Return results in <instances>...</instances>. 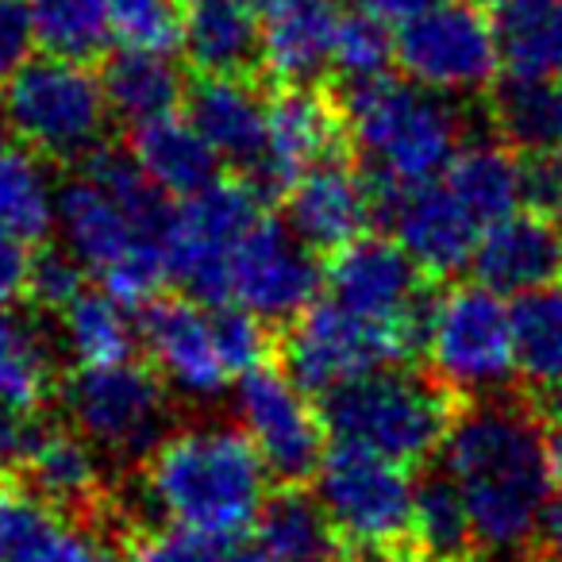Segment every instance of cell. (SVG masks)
<instances>
[{"label":"cell","mask_w":562,"mask_h":562,"mask_svg":"<svg viewBox=\"0 0 562 562\" xmlns=\"http://www.w3.org/2000/svg\"><path fill=\"white\" fill-rule=\"evenodd\" d=\"M443 462L467 501L482 547L516 554L543 536L559 493V470L551 436L531 408L505 397H482L454 416Z\"/></svg>","instance_id":"6da1fadb"},{"label":"cell","mask_w":562,"mask_h":562,"mask_svg":"<svg viewBox=\"0 0 562 562\" xmlns=\"http://www.w3.org/2000/svg\"><path fill=\"white\" fill-rule=\"evenodd\" d=\"M166 193L132 155L93 150L78 178L58 189L55 232L66 250L124 305H150L170 278Z\"/></svg>","instance_id":"7a4b0ae2"},{"label":"cell","mask_w":562,"mask_h":562,"mask_svg":"<svg viewBox=\"0 0 562 562\" xmlns=\"http://www.w3.org/2000/svg\"><path fill=\"white\" fill-rule=\"evenodd\" d=\"M270 467L243 428L193 424L170 431L143 467V497L162 520L239 539L266 508Z\"/></svg>","instance_id":"3957f363"},{"label":"cell","mask_w":562,"mask_h":562,"mask_svg":"<svg viewBox=\"0 0 562 562\" xmlns=\"http://www.w3.org/2000/svg\"><path fill=\"white\" fill-rule=\"evenodd\" d=\"M344 124L382 196L436 181L462 150L454 97L431 93L416 81H393L390 74L351 86Z\"/></svg>","instance_id":"277c9868"},{"label":"cell","mask_w":562,"mask_h":562,"mask_svg":"<svg viewBox=\"0 0 562 562\" xmlns=\"http://www.w3.org/2000/svg\"><path fill=\"white\" fill-rule=\"evenodd\" d=\"M324 420L336 443H355L393 462L431 459L451 436V390L408 367H382L324 397Z\"/></svg>","instance_id":"5b68a950"},{"label":"cell","mask_w":562,"mask_h":562,"mask_svg":"<svg viewBox=\"0 0 562 562\" xmlns=\"http://www.w3.org/2000/svg\"><path fill=\"white\" fill-rule=\"evenodd\" d=\"M420 351L436 382L467 397H497L516 374V321L505 293L482 281L451 285L428 301L420 324Z\"/></svg>","instance_id":"8992f818"},{"label":"cell","mask_w":562,"mask_h":562,"mask_svg":"<svg viewBox=\"0 0 562 562\" xmlns=\"http://www.w3.org/2000/svg\"><path fill=\"white\" fill-rule=\"evenodd\" d=\"M109 97L78 58H32L0 89V124L47 158H89L109 127Z\"/></svg>","instance_id":"52a82bcc"},{"label":"cell","mask_w":562,"mask_h":562,"mask_svg":"<svg viewBox=\"0 0 562 562\" xmlns=\"http://www.w3.org/2000/svg\"><path fill=\"white\" fill-rule=\"evenodd\" d=\"M313 485V497L321 501L339 543L367 554L401 547L413 536L420 485L405 462L355 443H336L316 467Z\"/></svg>","instance_id":"ba28073f"},{"label":"cell","mask_w":562,"mask_h":562,"mask_svg":"<svg viewBox=\"0 0 562 562\" xmlns=\"http://www.w3.org/2000/svg\"><path fill=\"white\" fill-rule=\"evenodd\" d=\"M170 385L155 367L112 362V367H78L63 385L66 416L74 431L116 459H147L170 436Z\"/></svg>","instance_id":"9c48e42d"},{"label":"cell","mask_w":562,"mask_h":562,"mask_svg":"<svg viewBox=\"0 0 562 562\" xmlns=\"http://www.w3.org/2000/svg\"><path fill=\"white\" fill-rule=\"evenodd\" d=\"M266 220L262 196L247 181L216 178L201 193L178 201L166 227L170 278L181 281L189 297L227 305V273L243 239Z\"/></svg>","instance_id":"30bf717a"},{"label":"cell","mask_w":562,"mask_h":562,"mask_svg":"<svg viewBox=\"0 0 562 562\" xmlns=\"http://www.w3.org/2000/svg\"><path fill=\"white\" fill-rule=\"evenodd\" d=\"M416 347H420V336L367 321L324 293L293 321L285 336V370L308 393L328 397L331 390L370 370L405 362Z\"/></svg>","instance_id":"8fae6325"},{"label":"cell","mask_w":562,"mask_h":562,"mask_svg":"<svg viewBox=\"0 0 562 562\" xmlns=\"http://www.w3.org/2000/svg\"><path fill=\"white\" fill-rule=\"evenodd\" d=\"M397 66L431 93L470 97L493 86L505 63L490 12L474 0H443L397 27Z\"/></svg>","instance_id":"7c38bea8"},{"label":"cell","mask_w":562,"mask_h":562,"mask_svg":"<svg viewBox=\"0 0 562 562\" xmlns=\"http://www.w3.org/2000/svg\"><path fill=\"white\" fill-rule=\"evenodd\" d=\"M235 420L243 436L255 443L270 474L285 482L313 477L328 436L324 408L313 405L308 390L290 370L258 367L235 382Z\"/></svg>","instance_id":"4fadbf2b"},{"label":"cell","mask_w":562,"mask_h":562,"mask_svg":"<svg viewBox=\"0 0 562 562\" xmlns=\"http://www.w3.org/2000/svg\"><path fill=\"white\" fill-rule=\"evenodd\" d=\"M143 347L173 393L189 401H216L239 382L227 362L220 305L201 297H155L143 313Z\"/></svg>","instance_id":"5bb4252c"},{"label":"cell","mask_w":562,"mask_h":562,"mask_svg":"<svg viewBox=\"0 0 562 562\" xmlns=\"http://www.w3.org/2000/svg\"><path fill=\"white\" fill-rule=\"evenodd\" d=\"M321 250H313L290 224L266 216L243 239L227 273V305L262 316L266 324H290L321 297Z\"/></svg>","instance_id":"9a60e30c"},{"label":"cell","mask_w":562,"mask_h":562,"mask_svg":"<svg viewBox=\"0 0 562 562\" xmlns=\"http://www.w3.org/2000/svg\"><path fill=\"white\" fill-rule=\"evenodd\" d=\"M328 297L367 321L420 336L424 324V270L397 239L362 235L336 250L328 266Z\"/></svg>","instance_id":"2e32d148"},{"label":"cell","mask_w":562,"mask_h":562,"mask_svg":"<svg viewBox=\"0 0 562 562\" xmlns=\"http://www.w3.org/2000/svg\"><path fill=\"white\" fill-rule=\"evenodd\" d=\"M382 201L393 239L413 255V262L424 273L451 278V273L474 266V250L485 227L462 209V201L443 186V178L385 193Z\"/></svg>","instance_id":"e0dca14e"},{"label":"cell","mask_w":562,"mask_h":562,"mask_svg":"<svg viewBox=\"0 0 562 562\" xmlns=\"http://www.w3.org/2000/svg\"><path fill=\"white\" fill-rule=\"evenodd\" d=\"M374 178L344 158H324L285 193V224L313 250H344L374 220Z\"/></svg>","instance_id":"ac0fdd59"},{"label":"cell","mask_w":562,"mask_h":562,"mask_svg":"<svg viewBox=\"0 0 562 562\" xmlns=\"http://www.w3.org/2000/svg\"><path fill=\"white\" fill-rule=\"evenodd\" d=\"M339 127H344V112L328 97H321V89L285 86L270 101L266 147L255 166L258 186L290 193L313 166L331 158Z\"/></svg>","instance_id":"d6986e66"},{"label":"cell","mask_w":562,"mask_h":562,"mask_svg":"<svg viewBox=\"0 0 562 562\" xmlns=\"http://www.w3.org/2000/svg\"><path fill=\"white\" fill-rule=\"evenodd\" d=\"M0 562H120L93 528L43 493L0 482Z\"/></svg>","instance_id":"ffe728a7"},{"label":"cell","mask_w":562,"mask_h":562,"mask_svg":"<svg viewBox=\"0 0 562 562\" xmlns=\"http://www.w3.org/2000/svg\"><path fill=\"white\" fill-rule=\"evenodd\" d=\"M474 278L505 297H524L562 278V232L543 212H513L482 232Z\"/></svg>","instance_id":"44dd1931"},{"label":"cell","mask_w":562,"mask_h":562,"mask_svg":"<svg viewBox=\"0 0 562 562\" xmlns=\"http://www.w3.org/2000/svg\"><path fill=\"white\" fill-rule=\"evenodd\" d=\"M339 24L344 12L336 0H281L266 12L258 63L281 86H313L321 74L336 70Z\"/></svg>","instance_id":"7402d4cb"},{"label":"cell","mask_w":562,"mask_h":562,"mask_svg":"<svg viewBox=\"0 0 562 562\" xmlns=\"http://www.w3.org/2000/svg\"><path fill=\"white\" fill-rule=\"evenodd\" d=\"M189 120L201 127V135L212 143L220 162L243 166L255 173L266 147V120L270 101L250 86L243 74L224 78H201L189 93Z\"/></svg>","instance_id":"603a6c76"},{"label":"cell","mask_w":562,"mask_h":562,"mask_svg":"<svg viewBox=\"0 0 562 562\" xmlns=\"http://www.w3.org/2000/svg\"><path fill=\"white\" fill-rule=\"evenodd\" d=\"M258 9L247 0H186L181 4V50L201 78L247 74L262 55Z\"/></svg>","instance_id":"cb8c5ba5"},{"label":"cell","mask_w":562,"mask_h":562,"mask_svg":"<svg viewBox=\"0 0 562 562\" xmlns=\"http://www.w3.org/2000/svg\"><path fill=\"white\" fill-rule=\"evenodd\" d=\"M439 178L482 227L513 216V212L524 209V201H531L528 166L520 162L513 143H462V150Z\"/></svg>","instance_id":"d4e9b609"},{"label":"cell","mask_w":562,"mask_h":562,"mask_svg":"<svg viewBox=\"0 0 562 562\" xmlns=\"http://www.w3.org/2000/svg\"><path fill=\"white\" fill-rule=\"evenodd\" d=\"M127 155L173 201H186V196L201 193L204 186H212L220 166V155L201 135V127L178 112L135 127Z\"/></svg>","instance_id":"484cf974"},{"label":"cell","mask_w":562,"mask_h":562,"mask_svg":"<svg viewBox=\"0 0 562 562\" xmlns=\"http://www.w3.org/2000/svg\"><path fill=\"white\" fill-rule=\"evenodd\" d=\"M104 97L116 120H127L132 127L150 124L158 116L178 112L186 97V81L173 58L166 50H135L124 47L101 74Z\"/></svg>","instance_id":"4316f807"},{"label":"cell","mask_w":562,"mask_h":562,"mask_svg":"<svg viewBox=\"0 0 562 562\" xmlns=\"http://www.w3.org/2000/svg\"><path fill=\"white\" fill-rule=\"evenodd\" d=\"M508 74H562V0H485Z\"/></svg>","instance_id":"83f0119b"},{"label":"cell","mask_w":562,"mask_h":562,"mask_svg":"<svg viewBox=\"0 0 562 562\" xmlns=\"http://www.w3.org/2000/svg\"><path fill=\"white\" fill-rule=\"evenodd\" d=\"M63 347L78 367H112L127 362L143 328L135 324L132 305L112 297L109 290H86L58 313Z\"/></svg>","instance_id":"f1b7e54d"},{"label":"cell","mask_w":562,"mask_h":562,"mask_svg":"<svg viewBox=\"0 0 562 562\" xmlns=\"http://www.w3.org/2000/svg\"><path fill=\"white\" fill-rule=\"evenodd\" d=\"M58 220V189L43 155L0 124V224L24 239H47Z\"/></svg>","instance_id":"f546056e"},{"label":"cell","mask_w":562,"mask_h":562,"mask_svg":"<svg viewBox=\"0 0 562 562\" xmlns=\"http://www.w3.org/2000/svg\"><path fill=\"white\" fill-rule=\"evenodd\" d=\"M32 477V490L55 501L66 513L93 508L104 497V462L101 447L89 443L81 431L47 428L35 447L32 462L24 470Z\"/></svg>","instance_id":"4dcf8cb0"},{"label":"cell","mask_w":562,"mask_h":562,"mask_svg":"<svg viewBox=\"0 0 562 562\" xmlns=\"http://www.w3.org/2000/svg\"><path fill=\"white\" fill-rule=\"evenodd\" d=\"M493 120L516 150L528 155L562 150V78L508 74L493 97Z\"/></svg>","instance_id":"1f68e13d"},{"label":"cell","mask_w":562,"mask_h":562,"mask_svg":"<svg viewBox=\"0 0 562 562\" xmlns=\"http://www.w3.org/2000/svg\"><path fill=\"white\" fill-rule=\"evenodd\" d=\"M55 390V351L32 316L0 308V405L40 413Z\"/></svg>","instance_id":"d6a6232c"},{"label":"cell","mask_w":562,"mask_h":562,"mask_svg":"<svg viewBox=\"0 0 562 562\" xmlns=\"http://www.w3.org/2000/svg\"><path fill=\"white\" fill-rule=\"evenodd\" d=\"M255 543L273 562H331L339 536L331 531L321 501L285 490L273 501H266L255 524Z\"/></svg>","instance_id":"836d02e7"},{"label":"cell","mask_w":562,"mask_h":562,"mask_svg":"<svg viewBox=\"0 0 562 562\" xmlns=\"http://www.w3.org/2000/svg\"><path fill=\"white\" fill-rule=\"evenodd\" d=\"M516 355H520V374L536 390L551 393L562 378V278L516 297Z\"/></svg>","instance_id":"e575fe53"},{"label":"cell","mask_w":562,"mask_h":562,"mask_svg":"<svg viewBox=\"0 0 562 562\" xmlns=\"http://www.w3.org/2000/svg\"><path fill=\"white\" fill-rule=\"evenodd\" d=\"M35 40L47 55L89 63L112 40V0H27Z\"/></svg>","instance_id":"d590c367"},{"label":"cell","mask_w":562,"mask_h":562,"mask_svg":"<svg viewBox=\"0 0 562 562\" xmlns=\"http://www.w3.org/2000/svg\"><path fill=\"white\" fill-rule=\"evenodd\" d=\"M413 536H416V547H424V551L439 554V559H451V562H459L462 554L470 551V543H477L470 508L447 470L420 485Z\"/></svg>","instance_id":"8d00e7d4"},{"label":"cell","mask_w":562,"mask_h":562,"mask_svg":"<svg viewBox=\"0 0 562 562\" xmlns=\"http://www.w3.org/2000/svg\"><path fill=\"white\" fill-rule=\"evenodd\" d=\"M390 63H397V35H390V24L370 12L344 16L336 40V70L351 86H362V81L385 78Z\"/></svg>","instance_id":"74e56055"},{"label":"cell","mask_w":562,"mask_h":562,"mask_svg":"<svg viewBox=\"0 0 562 562\" xmlns=\"http://www.w3.org/2000/svg\"><path fill=\"white\" fill-rule=\"evenodd\" d=\"M235 547H239V539L162 520L132 539L127 562H232Z\"/></svg>","instance_id":"f35d334b"},{"label":"cell","mask_w":562,"mask_h":562,"mask_svg":"<svg viewBox=\"0 0 562 562\" xmlns=\"http://www.w3.org/2000/svg\"><path fill=\"white\" fill-rule=\"evenodd\" d=\"M181 4L186 0H112V32L124 47L170 55L181 47Z\"/></svg>","instance_id":"ab89813d"},{"label":"cell","mask_w":562,"mask_h":562,"mask_svg":"<svg viewBox=\"0 0 562 562\" xmlns=\"http://www.w3.org/2000/svg\"><path fill=\"white\" fill-rule=\"evenodd\" d=\"M86 266L66 250V255H43L35 258V270H32V290L27 297L43 308H55L63 313L78 293H86Z\"/></svg>","instance_id":"60d3db41"},{"label":"cell","mask_w":562,"mask_h":562,"mask_svg":"<svg viewBox=\"0 0 562 562\" xmlns=\"http://www.w3.org/2000/svg\"><path fill=\"white\" fill-rule=\"evenodd\" d=\"M35 47L40 40H35L27 0H0V89L32 63Z\"/></svg>","instance_id":"b9f144b4"},{"label":"cell","mask_w":562,"mask_h":562,"mask_svg":"<svg viewBox=\"0 0 562 562\" xmlns=\"http://www.w3.org/2000/svg\"><path fill=\"white\" fill-rule=\"evenodd\" d=\"M32 239H24L20 232L0 224V308H12L20 297H27L32 290Z\"/></svg>","instance_id":"7bdbcfd3"},{"label":"cell","mask_w":562,"mask_h":562,"mask_svg":"<svg viewBox=\"0 0 562 562\" xmlns=\"http://www.w3.org/2000/svg\"><path fill=\"white\" fill-rule=\"evenodd\" d=\"M43 431L35 424V413H20V408L0 405V474H12V470H27L35 447H40Z\"/></svg>","instance_id":"ee69618b"},{"label":"cell","mask_w":562,"mask_h":562,"mask_svg":"<svg viewBox=\"0 0 562 562\" xmlns=\"http://www.w3.org/2000/svg\"><path fill=\"white\" fill-rule=\"evenodd\" d=\"M528 178H531V201H536L562 232V150L543 155L539 166H528Z\"/></svg>","instance_id":"f6af8a7d"},{"label":"cell","mask_w":562,"mask_h":562,"mask_svg":"<svg viewBox=\"0 0 562 562\" xmlns=\"http://www.w3.org/2000/svg\"><path fill=\"white\" fill-rule=\"evenodd\" d=\"M359 4H362V12L385 20L390 27H401V24H408L413 16H420V12L443 4V0H359Z\"/></svg>","instance_id":"bcb514c9"},{"label":"cell","mask_w":562,"mask_h":562,"mask_svg":"<svg viewBox=\"0 0 562 562\" xmlns=\"http://www.w3.org/2000/svg\"><path fill=\"white\" fill-rule=\"evenodd\" d=\"M359 562H451V559H439V554L424 551V547H385V551H367Z\"/></svg>","instance_id":"7dc6e473"},{"label":"cell","mask_w":562,"mask_h":562,"mask_svg":"<svg viewBox=\"0 0 562 562\" xmlns=\"http://www.w3.org/2000/svg\"><path fill=\"white\" fill-rule=\"evenodd\" d=\"M543 539H547V547H551V559L562 562V477H559V493H554L551 516H547Z\"/></svg>","instance_id":"c3c4849f"},{"label":"cell","mask_w":562,"mask_h":562,"mask_svg":"<svg viewBox=\"0 0 562 562\" xmlns=\"http://www.w3.org/2000/svg\"><path fill=\"white\" fill-rule=\"evenodd\" d=\"M250 9H258V12H270V9H278L281 0H247Z\"/></svg>","instance_id":"681fc988"},{"label":"cell","mask_w":562,"mask_h":562,"mask_svg":"<svg viewBox=\"0 0 562 562\" xmlns=\"http://www.w3.org/2000/svg\"><path fill=\"white\" fill-rule=\"evenodd\" d=\"M547 397H551V401H554V405H559V408H562V378H559V382H554V390H551V393H547Z\"/></svg>","instance_id":"f907efd6"},{"label":"cell","mask_w":562,"mask_h":562,"mask_svg":"<svg viewBox=\"0 0 562 562\" xmlns=\"http://www.w3.org/2000/svg\"><path fill=\"white\" fill-rule=\"evenodd\" d=\"M559 78H562V74H559Z\"/></svg>","instance_id":"816d5d0a"}]
</instances>
